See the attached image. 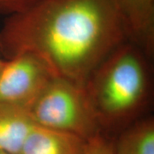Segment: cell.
Wrapping results in <instances>:
<instances>
[{"mask_svg": "<svg viewBox=\"0 0 154 154\" xmlns=\"http://www.w3.org/2000/svg\"><path fill=\"white\" fill-rule=\"evenodd\" d=\"M86 154H114L113 139L99 134L88 140Z\"/></svg>", "mask_w": 154, "mask_h": 154, "instance_id": "10", "label": "cell"}, {"mask_svg": "<svg viewBox=\"0 0 154 154\" xmlns=\"http://www.w3.org/2000/svg\"><path fill=\"white\" fill-rule=\"evenodd\" d=\"M128 40L115 0H41L6 18L0 53L30 52L56 76L85 87L96 68Z\"/></svg>", "mask_w": 154, "mask_h": 154, "instance_id": "1", "label": "cell"}, {"mask_svg": "<svg viewBox=\"0 0 154 154\" xmlns=\"http://www.w3.org/2000/svg\"><path fill=\"white\" fill-rule=\"evenodd\" d=\"M28 111L36 126L86 140L102 134L85 87L61 77H54Z\"/></svg>", "mask_w": 154, "mask_h": 154, "instance_id": "3", "label": "cell"}, {"mask_svg": "<svg viewBox=\"0 0 154 154\" xmlns=\"http://www.w3.org/2000/svg\"><path fill=\"white\" fill-rule=\"evenodd\" d=\"M88 140L34 125L19 154H86Z\"/></svg>", "mask_w": 154, "mask_h": 154, "instance_id": "6", "label": "cell"}, {"mask_svg": "<svg viewBox=\"0 0 154 154\" xmlns=\"http://www.w3.org/2000/svg\"><path fill=\"white\" fill-rule=\"evenodd\" d=\"M34 127L28 111L0 101V152L19 154Z\"/></svg>", "mask_w": 154, "mask_h": 154, "instance_id": "7", "label": "cell"}, {"mask_svg": "<svg viewBox=\"0 0 154 154\" xmlns=\"http://www.w3.org/2000/svg\"><path fill=\"white\" fill-rule=\"evenodd\" d=\"M112 139L114 154H154L153 116L138 119Z\"/></svg>", "mask_w": 154, "mask_h": 154, "instance_id": "8", "label": "cell"}, {"mask_svg": "<svg viewBox=\"0 0 154 154\" xmlns=\"http://www.w3.org/2000/svg\"><path fill=\"white\" fill-rule=\"evenodd\" d=\"M41 0H0V15L13 16L32 8Z\"/></svg>", "mask_w": 154, "mask_h": 154, "instance_id": "9", "label": "cell"}, {"mask_svg": "<svg viewBox=\"0 0 154 154\" xmlns=\"http://www.w3.org/2000/svg\"><path fill=\"white\" fill-rule=\"evenodd\" d=\"M0 154H9V153H6V152H0Z\"/></svg>", "mask_w": 154, "mask_h": 154, "instance_id": "12", "label": "cell"}, {"mask_svg": "<svg viewBox=\"0 0 154 154\" xmlns=\"http://www.w3.org/2000/svg\"><path fill=\"white\" fill-rule=\"evenodd\" d=\"M5 63V59L4 60V59L0 58V75H1V73H2V70H3V69H4Z\"/></svg>", "mask_w": 154, "mask_h": 154, "instance_id": "11", "label": "cell"}, {"mask_svg": "<svg viewBox=\"0 0 154 154\" xmlns=\"http://www.w3.org/2000/svg\"><path fill=\"white\" fill-rule=\"evenodd\" d=\"M56 75L38 57L22 52L5 63L0 75V101L28 110Z\"/></svg>", "mask_w": 154, "mask_h": 154, "instance_id": "4", "label": "cell"}, {"mask_svg": "<svg viewBox=\"0 0 154 154\" xmlns=\"http://www.w3.org/2000/svg\"><path fill=\"white\" fill-rule=\"evenodd\" d=\"M150 61L143 50L128 40L89 77L85 88L102 134L115 137L145 116L152 96Z\"/></svg>", "mask_w": 154, "mask_h": 154, "instance_id": "2", "label": "cell"}, {"mask_svg": "<svg viewBox=\"0 0 154 154\" xmlns=\"http://www.w3.org/2000/svg\"><path fill=\"white\" fill-rule=\"evenodd\" d=\"M128 40L148 57L154 51V0H115Z\"/></svg>", "mask_w": 154, "mask_h": 154, "instance_id": "5", "label": "cell"}]
</instances>
